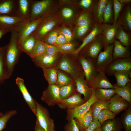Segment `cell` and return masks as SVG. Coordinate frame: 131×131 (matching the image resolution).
I'll use <instances>...</instances> for the list:
<instances>
[{
  "label": "cell",
  "instance_id": "cell-1",
  "mask_svg": "<svg viewBox=\"0 0 131 131\" xmlns=\"http://www.w3.org/2000/svg\"><path fill=\"white\" fill-rule=\"evenodd\" d=\"M11 32L9 42L4 46L3 55L5 69L9 78L12 75L15 66L22 52L18 44L17 31L14 30Z\"/></svg>",
  "mask_w": 131,
  "mask_h": 131
},
{
  "label": "cell",
  "instance_id": "cell-2",
  "mask_svg": "<svg viewBox=\"0 0 131 131\" xmlns=\"http://www.w3.org/2000/svg\"><path fill=\"white\" fill-rule=\"evenodd\" d=\"M60 6L58 1L32 0L29 19L46 17L57 14Z\"/></svg>",
  "mask_w": 131,
  "mask_h": 131
},
{
  "label": "cell",
  "instance_id": "cell-3",
  "mask_svg": "<svg viewBox=\"0 0 131 131\" xmlns=\"http://www.w3.org/2000/svg\"><path fill=\"white\" fill-rule=\"evenodd\" d=\"M77 57L74 59L71 58L70 55L62 54L56 66L58 70L67 74L74 81L84 74Z\"/></svg>",
  "mask_w": 131,
  "mask_h": 131
},
{
  "label": "cell",
  "instance_id": "cell-4",
  "mask_svg": "<svg viewBox=\"0 0 131 131\" xmlns=\"http://www.w3.org/2000/svg\"><path fill=\"white\" fill-rule=\"evenodd\" d=\"M95 92V89L93 88L91 95L86 102L75 108L67 109V120L69 121L74 118L76 119L78 122H76L79 128L83 116L89 110L92 105L98 100L96 97Z\"/></svg>",
  "mask_w": 131,
  "mask_h": 131
},
{
  "label": "cell",
  "instance_id": "cell-5",
  "mask_svg": "<svg viewBox=\"0 0 131 131\" xmlns=\"http://www.w3.org/2000/svg\"><path fill=\"white\" fill-rule=\"evenodd\" d=\"M103 48L104 44L101 33L84 46L78 55L96 62L99 54Z\"/></svg>",
  "mask_w": 131,
  "mask_h": 131
},
{
  "label": "cell",
  "instance_id": "cell-6",
  "mask_svg": "<svg viewBox=\"0 0 131 131\" xmlns=\"http://www.w3.org/2000/svg\"><path fill=\"white\" fill-rule=\"evenodd\" d=\"M46 18L42 17L33 20H25L22 23L16 30L19 46L36 30L42 21Z\"/></svg>",
  "mask_w": 131,
  "mask_h": 131
},
{
  "label": "cell",
  "instance_id": "cell-7",
  "mask_svg": "<svg viewBox=\"0 0 131 131\" xmlns=\"http://www.w3.org/2000/svg\"><path fill=\"white\" fill-rule=\"evenodd\" d=\"M82 10L76 5L65 4L60 5L57 14L62 24L74 26L77 16Z\"/></svg>",
  "mask_w": 131,
  "mask_h": 131
},
{
  "label": "cell",
  "instance_id": "cell-8",
  "mask_svg": "<svg viewBox=\"0 0 131 131\" xmlns=\"http://www.w3.org/2000/svg\"><path fill=\"white\" fill-rule=\"evenodd\" d=\"M62 24L57 14L43 19L33 33L38 39L41 40L48 33L61 26Z\"/></svg>",
  "mask_w": 131,
  "mask_h": 131
},
{
  "label": "cell",
  "instance_id": "cell-9",
  "mask_svg": "<svg viewBox=\"0 0 131 131\" xmlns=\"http://www.w3.org/2000/svg\"><path fill=\"white\" fill-rule=\"evenodd\" d=\"M77 59L82 66L88 85L92 88L93 81L98 73L96 62L80 55H78Z\"/></svg>",
  "mask_w": 131,
  "mask_h": 131
},
{
  "label": "cell",
  "instance_id": "cell-10",
  "mask_svg": "<svg viewBox=\"0 0 131 131\" xmlns=\"http://www.w3.org/2000/svg\"><path fill=\"white\" fill-rule=\"evenodd\" d=\"M36 120L45 131H56L54 120L47 109L35 100Z\"/></svg>",
  "mask_w": 131,
  "mask_h": 131
},
{
  "label": "cell",
  "instance_id": "cell-11",
  "mask_svg": "<svg viewBox=\"0 0 131 131\" xmlns=\"http://www.w3.org/2000/svg\"><path fill=\"white\" fill-rule=\"evenodd\" d=\"M114 44L107 46L103 51L99 54L96 61L97 69L98 72H105L108 66L114 59L113 52Z\"/></svg>",
  "mask_w": 131,
  "mask_h": 131
},
{
  "label": "cell",
  "instance_id": "cell-12",
  "mask_svg": "<svg viewBox=\"0 0 131 131\" xmlns=\"http://www.w3.org/2000/svg\"><path fill=\"white\" fill-rule=\"evenodd\" d=\"M41 99L49 106H54L61 100L59 87L55 84L49 85L43 91Z\"/></svg>",
  "mask_w": 131,
  "mask_h": 131
},
{
  "label": "cell",
  "instance_id": "cell-13",
  "mask_svg": "<svg viewBox=\"0 0 131 131\" xmlns=\"http://www.w3.org/2000/svg\"><path fill=\"white\" fill-rule=\"evenodd\" d=\"M123 71H131V57L114 60L106 69L105 72L108 76H112L116 72Z\"/></svg>",
  "mask_w": 131,
  "mask_h": 131
},
{
  "label": "cell",
  "instance_id": "cell-14",
  "mask_svg": "<svg viewBox=\"0 0 131 131\" xmlns=\"http://www.w3.org/2000/svg\"><path fill=\"white\" fill-rule=\"evenodd\" d=\"M26 20L16 16L0 15V27L8 32L16 30L22 23Z\"/></svg>",
  "mask_w": 131,
  "mask_h": 131
},
{
  "label": "cell",
  "instance_id": "cell-15",
  "mask_svg": "<svg viewBox=\"0 0 131 131\" xmlns=\"http://www.w3.org/2000/svg\"><path fill=\"white\" fill-rule=\"evenodd\" d=\"M104 27L101 33L105 49L107 46L113 44L119 25L115 24H104Z\"/></svg>",
  "mask_w": 131,
  "mask_h": 131
},
{
  "label": "cell",
  "instance_id": "cell-16",
  "mask_svg": "<svg viewBox=\"0 0 131 131\" xmlns=\"http://www.w3.org/2000/svg\"><path fill=\"white\" fill-rule=\"evenodd\" d=\"M117 23L127 32L131 33V4L125 5L121 10Z\"/></svg>",
  "mask_w": 131,
  "mask_h": 131
},
{
  "label": "cell",
  "instance_id": "cell-17",
  "mask_svg": "<svg viewBox=\"0 0 131 131\" xmlns=\"http://www.w3.org/2000/svg\"><path fill=\"white\" fill-rule=\"evenodd\" d=\"M16 82L25 101L35 115L36 113L35 100L32 98L25 84L24 80L20 78L17 77L16 80Z\"/></svg>",
  "mask_w": 131,
  "mask_h": 131
},
{
  "label": "cell",
  "instance_id": "cell-18",
  "mask_svg": "<svg viewBox=\"0 0 131 131\" xmlns=\"http://www.w3.org/2000/svg\"><path fill=\"white\" fill-rule=\"evenodd\" d=\"M18 6V0H0V15L17 16Z\"/></svg>",
  "mask_w": 131,
  "mask_h": 131
},
{
  "label": "cell",
  "instance_id": "cell-19",
  "mask_svg": "<svg viewBox=\"0 0 131 131\" xmlns=\"http://www.w3.org/2000/svg\"><path fill=\"white\" fill-rule=\"evenodd\" d=\"M61 54L60 53L54 56L45 54L32 60L37 66L42 69L49 68L56 66Z\"/></svg>",
  "mask_w": 131,
  "mask_h": 131
},
{
  "label": "cell",
  "instance_id": "cell-20",
  "mask_svg": "<svg viewBox=\"0 0 131 131\" xmlns=\"http://www.w3.org/2000/svg\"><path fill=\"white\" fill-rule=\"evenodd\" d=\"M104 27L103 24H96L90 33L83 40L82 44L71 55L78 56L81 49L86 45L93 40L96 37L102 33Z\"/></svg>",
  "mask_w": 131,
  "mask_h": 131
},
{
  "label": "cell",
  "instance_id": "cell-21",
  "mask_svg": "<svg viewBox=\"0 0 131 131\" xmlns=\"http://www.w3.org/2000/svg\"><path fill=\"white\" fill-rule=\"evenodd\" d=\"M85 101L76 93L66 99L60 100L57 104L61 109L72 108L82 104Z\"/></svg>",
  "mask_w": 131,
  "mask_h": 131
},
{
  "label": "cell",
  "instance_id": "cell-22",
  "mask_svg": "<svg viewBox=\"0 0 131 131\" xmlns=\"http://www.w3.org/2000/svg\"><path fill=\"white\" fill-rule=\"evenodd\" d=\"M110 111L116 114L127 108L129 103L120 96L115 94L109 101Z\"/></svg>",
  "mask_w": 131,
  "mask_h": 131
},
{
  "label": "cell",
  "instance_id": "cell-23",
  "mask_svg": "<svg viewBox=\"0 0 131 131\" xmlns=\"http://www.w3.org/2000/svg\"><path fill=\"white\" fill-rule=\"evenodd\" d=\"M74 24L75 26L81 27L95 25L97 23L91 12L82 10L77 16Z\"/></svg>",
  "mask_w": 131,
  "mask_h": 131
},
{
  "label": "cell",
  "instance_id": "cell-24",
  "mask_svg": "<svg viewBox=\"0 0 131 131\" xmlns=\"http://www.w3.org/2000/svg\"><path fill=\"white\" fill-rule=\"evenodd\" d=\"M84 74L80 76L74 81L77 91L83 95L84 99L87 100L90 97L93 88L89 86L84 78Z\"/></svg>",
  "mask_w": 131,
  "mask_h": 131
},
{
  "label": "cell",
  "instance_id": "cell-25",
  "mask_svg": "<svg viewBox=\"0 0 131 131\" xmlns=\"http://www.w3.org/2000/svg\"><path fill=\"white\" fill-rule=\"evenodd\" d=\"M113 44V56L114 60L131 57L129 47L123 46L119 41L116 39Z\"/></svg>",
  "mask_w": 131,
  "mask_h": 131
},
{
  "label": "cell",
  "instance_id": "cell-26",
  "mask_svg": "<svg viewBox=\"0 0 131 131\" xmlns=\"http://www.w3.org/2000/svg\"><path fill=\"white\" fill-rule=\"evenodd\" d=\"M108 0H96L91 10L97 24H103L104 10Z\"/></svg>",
  "mask_w": 131,
  "mask_h": 131
},
{
  "label": "cell",
  "instance_id": "cell-27",
  "mask_svg": "<svg viewBox=\"0 0 131 131\" xmlns=\"http://www.w3.org/2000/svg\"><path fill=\"white\" fill-rule=\"evenodd\" d=\"M92 88L109 89L114 88V87L105 72H98L93 81Z\"/></svg>",
  "mask_w": 131,
  "mask_h": 131
},
{
  "label": "cell",
  "instance_id": "cell-28",
  "mask_svg": "<svg viewBox=\"0 0 131 131\" xmlns=\"http://www.w3.org/2000/svg\"><path fill=\"white\" fill-rule=\"evenodd\" d=\"M32 0H18L17 16L26 20H29Z\"/></svg>",
  "mask_w": 131,
  "mask_h": 131
},
{
  "label": "cell",
  "instance_id": "cell-29",
  "mask_svg": "<svg viewBox=\"0 0 131 131\" xmlns=\"http://www.w3.org/2000/svg\"><path fill=\"white\" fill-rule=\"evenodd\" d=\"M115 39L119 41L123 46L129 47L131 44V34L126 31L119 25Z\"/></svg>",
  "mask_w": 131,
  "mask_h": 131
},
{
  "label": "cell",
  "instance_id": "cell-30",
  "mask_svg": "<svg viewBox=\"0 0 131 131\" xmlns=\"http://www.w3.org/2000/svg\"><path fill=\"white\" fill-rule=\"evenodd\" d=\"M115 94L127 101L130 104L131 103V82L128 83L123 87L118 86L116 84L113 85Z\"/></svg>",
  "mask_w": 131,
  "mask_h": 131
},
{
  "label": "cell",
  "instance_id": "cell-31",
  "mask_svg": "<svg viewBox=\"0 0 131 131\" xmlns=\"http://www.w3.org/2000/svg\"><path fill=\"white\" fill-rule=\"evenodd\" d=\"M38 39L34 33L30 35L22 44L19 46L22 52H24L30 56Z\"/></svg>",
  "mask_w": 131,
  "mask_h": 131
},
{
  "label": "cell",
  "instance_id": "cell-32",
  "mask_svg": "<svg viewBox=\"0 0 131 131\" xmlns=\"http://www.w3.org/2000/svg\"><path fill=\"white\" fill-rule=\"evenodd\" d=\"M131 71H119L115 73L113 75L115 78L117 85L120 87H123L128 83L131 82Z\"/></svg>",
  "mask_w": 131,
  "mask_h": 131
},
{
  "label": "cell",
  "instance_id": "cell-33",
  "mask_svg": "<svg viewBox=\"0 0 131 131\" xmlns=\"http://www.w3.org/2000/svg\"><path fill=\"white\" fill-rule=\"evenodd\" d=\"M45 54V43L41 40L37 39L29 57L32 59L41 57Z\"/></svg>",
  "mask_w": 131,
  "mask_h": 131
},
{
  "label": "cell",
  "instance_id": "cell-34",
  "mask_svg": "<svg viewBox=\"0 0 131 131\" xmlns=\"http://www.w3.org/2000/svg\"><path fill=\"white\" fill-rule=\"evenodd\" d=\"M95 95L97 98L100 100L109 101L112 97L115 94L114 88L104 89H95Z\"/></svg>",
  "mask_w": 131,
  "mask_h": 131
},
{
  "label": "cell",
  "instance_id": "cell-35",
  "mask_svg": "<svg viewBox=\"0 0 131 131\" xmlns=\"http://www.w3.org/2000/svg\"><path fill=\"white\" fill-rule=\"evenodd\" d=\"M103 24H113L114 22L113 0H108L103 15Z\"/></svg>",
  "mask_w": 131,
  "mask_h": 131
},
{
  "label": "cell",
  "instance_id": "cell-36",
  "mask_svg": "<svg viewBox=\"0 0 131 131\" xmlns=\"http://www.w3.org/2000/svg\"><path fill=\"white\" fill-rule=\"evenodd\" d=\"M109 101H103L98 100L91 106L93 121H98V116L100 112L105 109H109Z\"/></svg>",
  "mask_w": 131,
  "mask_h": 131
},
{
  "label": "cell",
  "instance_id": "cell-37",
  "mask_svg": "<svg viewBox=\"0 0 131 131\" xmlns=\"http://www.w3.org/2000/svg\"><path fill=\"white\" fill-rule=\"evenodd\" d=\"M74 82L59 87V96L61 100L66 99L76 93Z\"/></svg>",
  "mask_w": 131,
  "mask_h": 131
},
{
  "label": "cell",
  "instance_id": "cell-38",
  "mask_svg": "<svg viewBox=\"0 0 131 131\" xmlns=\"http://www.w3.org/2000/svg\"><path fill=\"white\" fill-rule=\"evenodd\" d=\"M42 69L44 77L48 83L49 85L55 84L57 81L58 70L56 66Z\"/></svg>",
  "mask_w": 131,
  "mask_h": 131
},
{
  "label": "cell",
  "instance_id": "cell-39",
  "mask_svg": "<svg viewBox=\"0 0 131 131\" xmlns=\"http://www.w3.org/2000/svg\"><path fill=\"white\" fill-rule=\"evenodd\" d=\"M74 26L63 24L58 28L59 33L63 34L69 42H73L75 39Z\"/></svg>",
  "mask_w": 131,
  "mask_h": 131
},
{
  "label": "cell",
  "instance_id": "cell-40",
  "mask_svg": "<svg viewBox=\"0 0 131 131\" xmlns=\"http://www.w3.org/2000/svg\"><path fill=\"white\" fill-rule=\"evenodd\" d=\"M95 25L81 27L75 26L74 31L75 38L82 41L91 31Z\"/></svg>",
  "mask_w": 131,
  "mask_h": 131
},
{
  "label": "cell",
  "instance_id": "cell-41",
  "mask_svg": "<svg viewBox=\"0 0 131 131\" xmlns=\"http://www.w3.org/2000/svg\"><path fill=\"white\" fill-rule=\"evenodd\" d=\"M59 27L48 33L41 40L46 44L52 45L58 47L59 45L57 43V39L59 33Z\"/></svg>",
  "mask_w": 131,
  "mask_h": 131
},
{
  "label": "cell",
  "instance_id": "cell-42",
  "mask_svg": "<svg viewBox=\"0 0 131 131\" xmlns=\"http://www.w3.org/2000/svg\"><path fill=\"white\" fill-rule=\"evenodd\" d=\"M74 82V81L67 74L62 71L58 70L57 79L55 84L60 87Z\"/></svg>",
  "mask_w": 131,
  "mask_h": 131
},
{
  "label": "cell",
  "instance_id": "cell-43",
  "mask_svg": "<svg viewBox=\"0 0 131 131\" xmlns=\"http://www.w3.org/2000/svg\"><path fill=\"white\" fill-rule=\"evenodd\" d=\"M79 44L74 41L73 42L59 45L60 53L62 54L71 55L79 47Z\"/></svg>",
  "mask_w": 131,
  "mask_h": 131
},
{
  "label": "cell",
  "instance_id": "cell-44",
  "mask_svg": "<svg viewBox=\"0 0 131 131\" xmlns=\"http://www.w3.org/2000/svg\"><path fill=\"white\" fill-rule=\"evenodd\" d=\"M101 125V127L103 131H120L121 128L119 123L112 119L106 121Z\"/></svg>",
  "mask_w": 131,
  "mask_h": 131
},
{
  "label": "cell",
  "instance_id": "cell-45",
  "mask_svg": "<svg viewBox=\"0 0 131 131\" xmlns=\"http://www.w3.org/2000/svg\"><path fill=\"white\" fill-rule=\"evenodd\" d=\"M116 115V114L112 112L109 109H103L98 114V120L101 125L106 121L114 119Z\"/></svg>",
  "mask_w": 131,
  "mask_h": 131
},
{
  "label": "cell",
  "instance_id": "cell-46",
  "mask_svg": "<svg viewBox=\"0 0 131 131\" xmlns=\"http://www.w3.org/2000/svg\"><path fill=\"white\" fill-rule=\"evenodd\" d=\"M96 0H76V5L82 10L91 12Z\"/></svg>",
  "mask_w": 131,
  "mask_h": 131
},
{
  "label": "cell",
  "instance_id": "cell-47",
  "mask_svg": "<svg viewBox=\"0 0 131 131\" xmlns=\"http://www.w3.org/2000/svg\"><path fill=\"white\" fill-rule=\"evenodd\" d=\"M92 122V110L91 107L82 118L81 125L79 128L80 131H83Z\"/></svg>",
  "mask_w": 131,
  "mask_h": 131
},
{
  "label": "cell",
  "instance_id": "cell-48",
  "mask_svg": "<svg viewBox=\"0 0 131 131\" xmlns=\"http://www.w3.org/2000/svg\"><path fill=\"white\" fill-rule=\"evenodd\" d=\"M17 113L16 111L11 110L6 112L0 117V131H2L5 128L9 119Z\"/></svg>",
  "mask_w": 131,
  "mask_h": 131
},
{
  "label": "cell",
  "instance_id": "cell-49",
  "mask_svg": "<svg viewBox=\"0 0 131 131\" xmlns=\"http://www.w3.org/2000/svg\"><path fill=\"white\" fill-rule=\"evenodd\" d=\"M4 46L1 47L0 51V84L9 78L5 71L3 60Z\"/></svg>",
  "mask_w": 131,
  "mask_h": 131
},
{
  "label": "cell",
  "instance_id": "cell-50",
  "mask_svg": "<svg viewBox=\"0 0 131 131\" xmlns=\"http://www.w3.org/2000/svg\"><path fill=\"white\" fill-rule=\"evenodd\" d=\"M114 13L113 23L117 22L120 13L125 5L121 3L118 0H113Z\"/></svg>",
  "mask_w": 131,
  "mask_h": 131
},
{
  "label": "cell",
  "instance_id": "cell-51",
  "mask_svg": "<svg viewBox=\"0 0 131 131\" xmlns=\"http://www.w3.org/2000/svg\"><path fill=\"white\" fill-rule=\"evenodd\" d=\"M123 124L125 131H131V108L129 107L124 114Z\"/></svg>",
  "mask_w": 131,
  "mask_h": 131
},
{
  "label": "cell",
  "instance_id": "cell-52",
  "mask_svg": "<svg viewBox=\"0 0 131 131\" xmlns=\"http://www.w3.org/2000/svg\"><path fill=\"white\" fill-rule=\"evenodd\" d=\"M45 45L46 55L50 56H54L61 53L58 47L46 43Z\"/></svg>",
  "mask_w": 131,
  "mask_h": 131
},
{
  "label": "cell",
  "instance_id": "cell-53",
  "mask_svg": "<svg viewBox=\"0 0 131 131\" xmlns=\"http://www.w3.org/2000/svg\"><path fill=\"white\" fill-rule=\"evenodd\" d=\"M68 122L64 127L65 131H80L74 119Z\"/></svg>",
  "mask_w": 131,
  "mask_h": 131
},
{
  "label": "cell",
  "instance_id": "cell-54",
  "mask_svg": "<svg viewBox=\"0 0 131 131\" xmlns=\"http://www.w3.org/2000/svg\"><path fill=\"white\" fill-rule=\"evenodd\" d=\"M99 122L98 121H93L87 128L85 129L83 131H94L97 127L101 126Z\"/></svg>",
  "mask_w": 131,
  "mask_h": 131
},
{
  "label": "cell",
  "instance_id": "cell-55",
  "mask_svg": "<svg viewBox=\"0 0 131 131\" xmlns=\"http://www.w3.org/2000/svg\"><path fill=\"white\" fill-rule=\"evenodd\" d=\"M57 43L59 46L69 42L63 34L59 33L57 39Z\"/></svg>",
  "mask_w": 131,
  "mask_h": 131
},
{
  "label": "cell",
  "instance_id": "cell-56",
  "mask_svg": "<svg viewBox=\"0 0 131 131\" xmlns=\"http://www.w3.org/2000/svg\"><path fill=\"white\" fill-rule=\"evenodd\" d=\"M35 131H45L40 126L36 119L35 123Z\"/></svg>",
  "mask_w": 131,
  "mask_h": 131
},
{
  "label": "cell",
  "instance_id": "cell-57",
  "mask_svg": "<svg viewBox=\"0 0 131 131\" xmlns=\"http://www.w3.org/2000/svg\"><path fill=\"white\" fill-rule=\"evenodd\" d=\"M8 32L0 27V39L4 35Z\"/></svg>",
  "mask_w": 131,
  "mask_h": 131
},
{
  "label": "cell",
  "instance_id": "cell-58",
  "mask_svg": "<svg viewBox=\"0 0 131 131\" xmlns=\"http://www.w3.org/2000/svg\"><path fill=\"white\" fill-rule=\"evenodd\" d=\"M119 1L121 4L124 5H126L131 4V0H118Z\"/></svg>",
  "mask_w": 131,
  "mask_h": 131
},
{
  "label": "cell",
  "instance_id": "cell-59",
  "mask_svg": "<svg viewBox=\"0 0 131 131\" xmlns=\"http://www.w3.org/2000/svg\"><path fill=\"white\" fill-rule=\"evenodd\" d=\"M94 131H103L101 127V126L96 128Z\"/></svg>",
  "mask_w": 131,
  "mask_h": 131
},
{
  "label": "cell",
  "instance_id": "cell-60",
  "mask_svg": "<svg viewBox=\"0 0 131 131\" xmlns=\"http://www.w3.org/2000/svg\"><path fill=\"white\" fill-rule=\"evenodd\" d=\"M3 114H4L0 112V117L2 116Z\"/></svg>",
  "mask_w": 131,
  "mask_h": 131
},
{
  "label": "cell",
  "instance_id": "cell-61",
  "mask_svg": "<svg viewBox=\"0 0 131 131\" xmlns=\"http://www.w3.org/2000/svg\"><path fill=\"white\" fill-rule=\"evenodd\" d=\"M1 47H0V51L1 50Z\"/></svg>",
  "mask_w": 131,
  "mask_h": 131
}]
</instances>
